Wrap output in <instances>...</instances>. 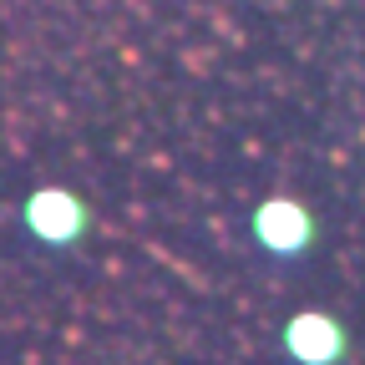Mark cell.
<instances>
[{"mask_svg": "<svg viewBox=\"0 0 365 365\" xmlns=\"http://www.w3.org/2000/svg\"><path fill=\"white\" fill-rule=\"evenodd\" d=\"M249 234H254V244L269 254V259H304L314 244H319V218H314V208L309 203H299V198H264V203H254V213H249Z\"/></svg>", "mask_w": 365, "mask_h": 365, "instance_id": "2", "label": "cell"}, {"mask_svg": "<svg viewBox=\"0 0 365 365\" xmlns=\"http://www.w3.org/2000/svg\"><path fill=\"white\" fill-rule=\"evenodd\" d=\"M284 355L294 365H345L350 360V330L330 309H299L284 319Z\"/></svg>", "mask_w": 365, "mask_h": 365, "instance_id": "3", "label": "cell"}, {"mask_svg": "<svg viewBox=\"0 0 365 365\" xmlns=\"http://www.w3.org/2000/svg\"><path fill=\"white\" fill-rule=\"evenodd\" d=\"M91 223H97L91 203L76 188H61V182H41L21 203V228L41 249H76L91 234Z\"/></svg>", "mask_w": 365, "mask_h": 365, "instance_id": "1", "label": "cell"}]
</instances>
